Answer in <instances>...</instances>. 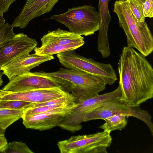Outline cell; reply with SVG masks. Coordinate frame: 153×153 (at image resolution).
<instances>
[{
  "mask_svg": "<svg viewBox=\"0 0 153 153\" xmlns=\"http://www.w3.org/2000/svg\"><path fill=\"white\" fill-rule=\"evenodd\" d=\"M119 99L125 104L137 107L153 97V69L143 54L133 48L123 47L118 63Z\"/></svg>",
  "mask_w": 153,
  "mask_h": 153,
  "instance_id": "cell-1",
  "label": "cell"
},
{
  "mask_svg": "<svg viewBox=\"0 0 153 153\" xmlns=\"http://www.w3.org/2000/svg\"><path fill=\"white\" fill-rule=\"evenodd\" d=\"M51 80L63 91L70 94L76 103L95 96L107 85L101 79L81 71L61 68L57 71L35 72Z\"/></svg>",
  "mask_w": 153,
  "mask_h": 153,
  "instance_id": "cell-2",
  "label": "cell"
},
{
  "mask_svg": "<svg viewBox=\"0 0 153 153\" xmlns=\"http://www.w3.org/2000/svg\"><path fill=\"white\" fill-rule=\"evenodd\" d=\"M113 11L125 33L127 46L134 48L146 57L150 54L153 51V37L147 23L136 19L126 0L116 1Z\"/></svg>",
  "mask_w": 153,
  "mask_h": 153,
  "instance_id": "cell-3",
  "label": "cell"
},
{
  "mask_svg": "<svg viewBox=\"0 0 153 153\" xmlns=\"http://www.w3.org/2000/svg\"><path fill=\"white\" fill-rule=\"evenodd\" d=\"M49 19L63 24L70 31L81 36L91 35L99 28L98 12L91 5L69 8L65 13L53 15Z\"/></svg>",
  "mask_w": 153,
  "mask_h": 153,
  "instance_id": "cell-4",
  "label": "cell"
},
{
  "mask_svg": "<svg viewBox=\"0 0 153 153\" xmlns=\"http://www.w3.org/2000/svg\"><path fill=\"white\" fill-rule=\"evenodd\" d=\"M56 56L65 67L97 76L104 80L107 85H111L117 80L115 71L110 63L96 62L92 58L79 55L74 50L58 53Z\"/></svg>",
  "mask_w": 153,
  "mask_h": 153,
  "instance_id": "cell-5",
  "label": "cell"
},
{
  "mask_svg": "<svg viewBox=\"0 0 153 153\" xmlns=\"http://www.w3.org/2000/svg\"><path fill=\"white\" fill-rule=\"evenodd\" d=\"M110 132H101L86 135L72 136L59 141L61 153H107L112 143Z\"/></svg>",
  "mask_w": 153,
  "mask_h": 153,
  "instance_id": "cell-6",
  "label": "cell"
},
{
  "mask_svg": "<svg viewBox=\"0 0 153 153\" xmlns=\"http://www.w3.org/2000/svg\"><path fill=\"white\" fill-rule=\"evenodd\" d=\"M84 39L81 36L58 28L43 36L41 45L33 50L39 55L53 56L77 49L85 44Z\"/></svg>",
  "mask_w": 153,
  "mask_h": 153,
  "instance_id": "cell-7",
  "label": "cell"
},
{
  "mask_svg": "<svg viewBox=\"0 0 153 153\" xmlns=\"http://www.w3.org/2000/svg\"><path fill=\"white\" fill-rule=\"evenodd\" d=\"M118 114H124L128 117H133L142 120L147 126L153 135L152 117L148 112L141 109L139 106L132 107L125 104L120 100L119 97L104 101L100 106L87 114L83 122L97 119L104 120Z\"/></svg>",
  "mask_w": 153,
  "mask_h": 153,
  "instance_id": "cell-8",
  "label": "cell"
},
{
  "mask_svg": "<svg viewBox=\"0 0 153 153\" xmlns=\"http://www.w3.org/2000/svg\"><path fill=\"white\" fill-rule=\"evenodd\" d=\"M121 93V88L119 86L111 92L98 94L77 103L71 113L64 117L58 126L71 132L80 130L82 127V123L87 114L100 106L105 101L120 97Z\"/></svg>",
  "mask_w": 153,
  "mask_h": 153,
  "instance_id": "cell-9",
  "label": "cell"
},
{
  "mask_svg": "<svg viewBox=\"0 0 153 153\" xmlns=\"http://www.w3.org/2000/svg\"><path fill=\"white\" fill-rule=\"evenodd\" d=\"M76 104L75 102L25 118L23 119V124L26 128L40 131L52 128L58 126L63 118L71 113Z\"/></svg>",
  "mask_w": 153,
  "mask_h": 153,
  "instance_id": "cell-10",
  "label": "cell"
},
{
  "mask_svg": "<svg viewBox=\"0 0 153 153\" xmlns=\"http://www.w3.org/2000/svg\"><path fill=\"white\" fill-rule=\"evenodd\" d=\"M37 45L35 39L24 33L15 34L0 48V69L14 59L29 54Z\"/></svg>",
  "mask_w": 153,
  "mask_h": 153,
  "instance_id": "cell-11",
  "label": "cell"
},
{
  "mask_svg": "<svg viewBox=\"0 0 153 153\" xmlns=\"http://www.w3.org/2000/svg\"><path fill=\"white\" fill-rule=\"evenodd\" d=\"M59 87L36 89L29 91L12 92L4 91L3 100H17L32 103H41L68 95Z\"/></svg>",
  "mask_w": 153,
  "mask_h": 153,
  "instance_id": "cell-12",
  "label": "cell"
},
{
  "mask_svg": "<svg viewBox=\"0 0 153 153\" xmlns=\"http://www.w3.org/2000/svg\"><path fill=\"white\" fill-rule=\"evenodd\" d=\"M53 56L27 54L8 63L0 68L3 74L10 80L17 76L30 72L34 68L45 62L53 59Z\"/></svg>",
  "mask_w": 153,
  "mask_h": 153,
  "instance_id": "cell-13",
  "label": "cell"
},
{
  "mask_svg": "<svg viewBox=\"0 0 153 153\" xmlns=\"http://www.w3.org/2000/svg\"><path fill=\"white\" fill-rule=\"evenodd\" d=\"M56 87H58L49 79L35 72H29L13 78L2 89L18 92Z\"/></svg>",
  "mask_w": 153,
  "mask_h": 153,
  "instance_id": "cell-14",
  "label": "cell"
},
{
  "mask_svg": "<svg viewBox=\"0 0 153 153\" xmlns=\"http://www.w3.org/2000/svg\"><path fill=\"white\" fill-rule=\"evenodd\" d=\"M59 0H26L20 12L11 24L24 29L34 19L50 12Z\"/></svg>",
  "mask_w": 153,
  "mask_h": 153,
  "instance_id": "cell-15",
  "label": "cell"
},
{
  "mask_svg": "<svg viewBox=\"0 0 153 153\" xmlns=\"http://www.w3.org/2000/svg\"><path fill=\"white\" fill-rule=\"evenodd\" d=\"M110 1L99 0L98 4L100 27L97 36V48L98 51L105 58H108L110 55L108 36V25L111 20L108 9Z\"/></svg>",
  "mask_w": 153,
  "mask_h": 153,
  "instance_id": "cell-16",
  "label": "cell"
},
{
  "mask_svg": "<svg viewBox=\"0 0 153 153\" xmlns=\"http://www.w3.org/2000/svg\"><path fill=\"white\" fill-rule=\"evenodd\" d=\"M127 116L123 114L112 115L104 120L105 123L99 128L103 130V131L110 132L115 130H121L127 125Z\"/></svg>",
  "mask_w": 153,
  "mask_h": 153,
  "instance_id": "cell-17",
  "label": "cell"
},
{
  "mask_svg": "<svg viewBox=\"0 0 153 153\" xmlns=\"http://www.w3.org/2000/svg\"><path fill=\"white\" fill-rule=\"evenodd\" d=\"M24 110L0 109V126L4 129L22 118Z\"/></svg>",
  "mask_w": 153,
  "mask_h": 153,
  "instance_id": "cell-18",
  "label": "cell"
},
{
  "mask_svg": "<svg viewBox=\"0 0 153 153\" xmlns=\"http://www.w3.org/2000/svg\"><path fill=\"white\" fill-rule=\"evenodd\" d=\"M75 102H73L51 104L38 107L28 108L24 110L22 118L23 119L25 118L33 115L47 111L57 108L66 106Z\"/></svg>",
  "mask_w": 153,
  "mask_h": 153,
  "instance_id": "cell-19",
  "label": "cell"
},
{
  "mask_svg": "<svg viewBox=\"0 0 153 153\" xmlns=\"http://www.w3.org/2000/svg\"><path fill=\"white\" fill-rule=\"evenodd\" d=\"M13 27L8 23H5L0 27V48L9 39L13 37L15 33ZM0 69V86L3 85V74Z\"/></svg>",
  "mask_w": 153,
  "mask_h": 153,
  "instance_id": "cell-20",
  "label": "cell"
},
{
  "mask_svg": "<svg viewBox=\"0 0 153 153\" xmlns=\"http://www.w3.org/2000/svg\"><path fill=\"white\" fill-rule=\"evenodd\" d=\"M31 103L26 101L8 100L0 101V109L24 110L28 108Z\"/></svg>",
  "mask_w": 153,
  "mask_h": 153,
  "instance_id": "cell-21",
  "label": "cell"
},
{
  "mask_svg": "<svg viewBox=\"0 0 153 153\" xmlns=\"http://www.w3.org/2000/svg\"><path fill=\"white\" fill-rule=\"evenodd\" d=\"M3 153H34L25 143L13 141L8 144Z\"/></svg>",
  "mask_w": 153,
  "mask_h": 153,
  "instance_id": "cell-22",
  "label": "cell"
},
{
  "mask_svg": "<svg viewBox=\"0 0 153 153\" xmlns=\"http://www.w3.org/2000/svg\"><path fill=\"white\" fill-rule=\"evenodd\" d=\"M134 17L140 22H145L142 5L136 0H126Z\"/></svg>",
  "mask_w": 153,
  "mask_h": 153,
  "instance_id": "cell-23",
  "label": "cell"
},
{
  "mask_svg": "<svg viewBox=\"0 0 153 153\" xmlns=\"http://www.w3.org/2000/svg\"><path fill=\"white\" fill-rule=\"evenodd\" d=\"M143 15L146 17H153V0H146L142 4Z\"/></svg>",
  "mask_w": 153,
  "mask_h": 153,
  "instance_id": "cell-24",
  "label": "cell"
},
{
  "mask_svg": "<svg viewBox=\"0 0 153 153\" xmlns=\"http://www.w3.org/2000/svg\"><path fill=\"white\" fill-rule=\"evenodd\" d=\"M17 0H0V16L7 12L12 4Z\"/></svg>",
  "mask_w": 153,
  "mask_h": 153,
  "instance_id": "cell-25",
  "label": "cell"
},
{
  "mask_svg": "<svg viewBox=\"0 0 153 153\" xmlns=\"http://www.w3.org/2000/svg\"><path fill=\"white\" fill-rule=\"evenodd\" d=\"M8 143L4 136L0 137V152L3 153L7 147Z\"/></svg>",
  "mask_w": 153,
  "mask_h": 153,
  "instance_id": "cell-26",
  "label": "cell"
},
{
  "mask_svg": "<svg viewBox=\"0 0 153 153\" xmlns=\"http://www.w3.org/2000/svg\"><path fill=\"white\" fill-rule=\"evenodd\" d=\"M5 20L3 16H0V27L5 23Z\"/></svg>",
  "mask_w": 153,
  "mask_h": 153,
  "instance_id": "cell-27",
  "label": "cell"
},
{
  "mask_svg": "<svg viewBox=\"0 0 153 153\" xmlns=\"http://www.w3.org/2000/svg\"><path fill=\"white\" fill-rule=\"evenodd\" d=\"M5 130L4 129L0 126V137L4 136Z\"/></svg>",
  "mask_w": 153,
  "mask_h": 153,
  "instance_id": "cell-28",
  "label": "cell"
},
{
  "mask_svg": "<svg viewBox=\"0 0 153 153\" xmlns=\"http://www.w3.org/2000/svg\"><path fill=\"white\" fill-rule=\"evenodd\" d=\"M138 1L142 5L146 1V0H136Z\"/></svg>",
  "mask_w": 153,
  "mask_h": 153,
  "instance_id": "cell-29",
  "label": "cell"
}]
</instances>
